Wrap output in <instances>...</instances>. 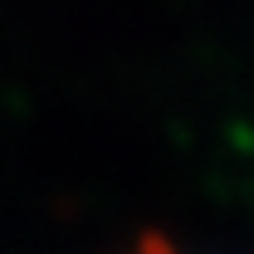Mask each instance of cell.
I'll use <instances>...</instances> for the list:
<instances>
[{"label": "cell", "mask_w": 254, "mask_h": 254, "mask_svg": "<svg viewBox=\"0 0 254 254\" xmlns=\"http://www.w3.org/2000/svg\"><path fill=\"white\" fill-rule=\"evenodd\" d=\"M137 254H171V250H157V245H142Z\"/></svg>", "instance_id": "obj_1"}]
</instances>
